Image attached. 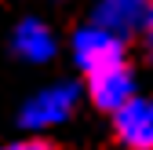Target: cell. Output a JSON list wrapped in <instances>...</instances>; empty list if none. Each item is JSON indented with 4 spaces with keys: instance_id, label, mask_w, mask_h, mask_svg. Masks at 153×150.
<instances>
[{
    "instance_id": "cell-1",
    "label": "cell",
    "mask_w": 153,
    "mask_h": 150,
    "mask_svg": "<svg viewBox=\"0 0 153 150\" xmlns=\"http://www.w3.org/2000/svg\"><path fill=\"white\" fill-rule=\"evenodd\" d=\"M76 106H80V88L73 81H55V84L36 88L22 103L18 124H22L29 136H40V132H51V128H62L76 114Z\"/></svg>"
},
{
    "instance_id": "cell-2",
    "label": "cell",
    "mask_w": 153,
    "mask_h": 150,
    "mask_svg": "<svg viewBox=\"0 0 153 150\" xmlns=\"http://www.w3.org/2000/svg\"><path fill=\"white\" fill-rule=\"evenodd\" d=\"M69 55H73L76 70L88 77V73H99L106 66L128 62V40H124L120 33H113V29H102V26H95V22H84L80 29L73 33V40H69Z\"/></svg>"
},
{
    "instance_id": "cell-3",
    "label": "cell",
    "mask_w": 153,
    "mask_h": 150,
    "mask_svg": "<svg viewBox=\"0 0 153 150\" xmlns=\"http://www.w3.org/2000/svg\"><path fill=\"white\" fill-rule=\"evenodd\" d=\"M139 95V77L135 70L128 62L120 66H106L99 73H88V99L95 110H102V114H117L124 103H131Z\"/></svg>"
},
{
    "instance_id": "cell-4",
    "label": "cell",
    "mask_w": 153,
    "mask_h": 150,
    "mask_svg": "<svg viewBox=\"0 0 153 150\" xmlns=\"http://www.w3.org/2000/svg\"><path fill=\"white\" fill-rule=\"evenodd\" d=\"M91 22L120 33L124 40L131 33H142L153 22V0H95L91 8Z\"/></svg>"
},
{
    "instance_id": "cell-5",
    "label": "cell",
    "mask_w": 153,
    "mask_h": 150,
    "mask_svg": "<svg viewBox=\"0 0 153 150\" xmlns=\"http://www.w3.org/2000/svg\"><path fill=\"white\" fill-rule=\"evenodd\" d=\"M109 117H113V139L124 150H149L153 146V103L146 95H135Z\"/></svg>"
},
{
    "instance_id": "cell-6",
    "label": "cell",
    "mask_w": 153,
    "mask_h": 150,
    "mask_svg": "<svg viewBox=\"0 0 153 150\" xmlns=\"http://www.w3.org/2000/svg\"><path fill=\"white\" fill-rule=\"evenodd\" d=\"M11 51H15V59H22L29 66H44L59 55V37L40 18H22L11 29Z\"/></svg>"
},
{
    "instance_id": "cell-7",
    "label": "cell",
    "mask_w": 153,
    "mask_h": 150,
    "mask_svg": "<svg viewBox=\"0 0 153 150\" xmlns=\"http://www.w3.org/2000/svg\"><path fill=\"white\" fill-rule=\"evenodd\" d=\"M0 150H55L48 139L40 136H26V139H11V143H0Z\"/></svg>"
}]
</instances>
